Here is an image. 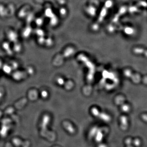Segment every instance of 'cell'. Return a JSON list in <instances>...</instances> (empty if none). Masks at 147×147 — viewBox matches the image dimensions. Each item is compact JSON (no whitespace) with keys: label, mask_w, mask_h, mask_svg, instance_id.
I'll list each match as a JSON object with an SVG mask.
<instances>
[{"label":"cell","mask_w":147,"mask_h":147,"mask_svg":"<svg viewBox=\"0 0 147 147\" xmlns=\"http://www.w3.org/2000/svg\"><path fill=\"white\" fill-rule=\"evenodd\" d=\"M8 37L9 39L12 41H15L16 39H17V35L15 32L13 31H10L9 32L8 34Z\"/></svg>","instance_id":"obj_2"},{"label":"cell","mask_w":147,"mask_h":147,"mask_svg":"<svg viewBox=\"0 0 147 147\" xmlns=\"http://www.w3.org/2000/svg\"><path fill=\"white\" fill-rule=\"evenodd\" d=\"M111 5H112V3L110 1H108L104 5V6H103V8L102 9L101 11L100 14L99 15V17L98 18L97 21L96 22V24L95 25V26H96V27L98 28V25L101 23L103 22V20H104V19L105 18V16L106 15L107 12H108V9L109 8H110L111 6Z\"/></svg>","instance_id":"obj_1"},{"label":"cell","mask_w":147,"mask_h":147,"mask_svg":"<svg viewBox=\"0 0 147 147\" xmlns=\"http://www.w3.org/2000/svg\"><path fill=\"white\" fill-rule=\"evenodd\" d=\"M31 29L30 27H28V28H26L25 29H24V31L23 33V36L25 37H28L30 35V34L31 33Z\"/></svg>","instance_id":"obj_3"},{"label":"cell","mask_w":147,"mask_h":147,"mask_svg":"<svg viewBox=\"0 0 147 147\" xmlns=\"http://www.w3.org/2000/svg\"><path fill=\"white\" fill-rule=\"evenodd\" d=\"M41 19H37V20H36V22H37V24H38V25H40V24H41Z\"/></svg>","instance_id":"obj_4"}]
</instances>
